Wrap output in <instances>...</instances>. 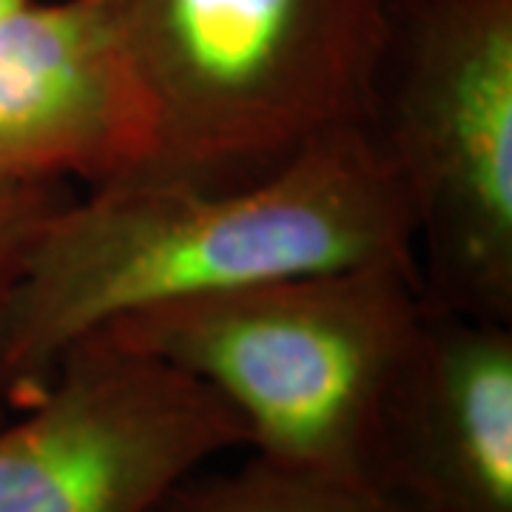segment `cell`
Segmentation results:
<instances>
[{"instance_id": "obj_1", "label": "cell", "mask_w": 512, "mask_h": 512, "mask_svg": "<svg viewBox=\"0 0 512 512\" xmlns=\"http://www.w3.org/2000/svg\"><path fill=\"white\" fill-rule=\"evenodd\" d=\"M362 265L419 268L402 191L367 126L336 131L251 183L126 177L72 194L12 299V410L35 402L72 345L131 313Z\"/></svg>"}, {"instance_id": "obj_2", "label": "cell", "mask_w": 512, "mask_h": 512, "mask_svg": "<svg viewBox=\"0 0 512 512\" xmlns=\"http://www.w3.org/2000/svg\"><path fill=\"white\" fill-rule=\"evenodd\" d=\"M97 3L151 114L131 177L251 183L370 120L393 0Z\"/></svg>"}, {"instance_id": "obj_3", "label": "cell", "mask_w": 512, "mask_h": 512, "mask_svg": "<svg viewBox=\"0 0 512 512\" xmlns=\"http://www.w3.org/2000/svg\"><path fill=\"white\" fill-rule=\"evenodd\" d=\"M424 308L419 268L362 265L171 302L97 333L214 390L254 456L370 481L384 393Z\"/></svg>"}, {"instance_id": "obj_4", "label": "cell", "mask_w": 512, "mask_h": 512, "mask_svg": "<svg viewBox=\"0 0 512 512\" xmlns=\"http://www.w3.org/2000/svg\"><path fill=\"white\" fill-rule=\"evenodd\" d=\"M367 128L424 302L512 322V0H393Z\"/></svg>"}, {"instance_id": "obj_5", "label": "cell", "mask_w": 512, "mask_h": 512, "mask_svg": "<svg viewBox=\"0 0 512 512\" xmlns=\"http://www.w3.org/2000/svg\"><path fill=\"white\" fill-rule=\"evenodd\" d=\"M242 447L245 427L214 390L92 333L0 421V512H148Z\"/></svg>"}, {"instance_id": "obj_6", "label": "cell", "mask_w": 512, "mask_h": 512, "mask_svg": "<svg viewBox=\"0 0 512 512\" xmlns=\"http://www.w3.org/2000/svg\"><path fill=\"white\" fill-rule=\"evenodd\" d=\"M367 478L410 512H512V322L424 308Z\"/></svg>"}, {"instance_id": "obj_7", "label": "cell", "mask_w": 512, "mask_h": 512, "mask_svg": "<svg viewBox=\"0 0 512 512\" xmlns=\"http://www.w3.org/2000/svg\"><path fill=\"white\" fill-rule=\"evenodd\" d=\"M151 154V114L97 0L0 18V185L114 183Z\"/></svg>"}, {"instance_id": "obj_8", "label": "cell", "mask_w": 512, "mask_h": 512, "mask_svg": "<svg viewBox=\"0 0 512 512\" xmlns=\"http://www.w3.org/2000/svg\"><path fill=\"white\" fill-rule=\"evenodd\" d=\"M148 512H410L359 478L296 470L251 453L234 470H197Z\"/></svg>"}, {"instance_id": "obj_9", "label": "cell", "mask_w": 512, "mask_h": 512, "mask_svg": "<svg viewBox=\"0 0 512 512\" xmlns=\"http://www.w3.org/2000/svg\"><path fill=\"white\" fill-rule=\"evenodd\" d=\"M72 194L66 183L0 185V421L15 413L3 379V339L12 299L46 222Z\"/></svg>"}, {"instance_id": "obj_10", "label": "cell", "mask_w": 512, "mask_h": 512, "mask_svg": "<svg viewBox=\"0 0 512 512\" xmlns=\"http://www.w3.org/2000/svg\"><path fill=\"white\" fill-rule=\"evenodd\" d=\"M26 3H32V0H0V18H6V15H12V12H18L20 6H26Z\"/></svg>"}]
</instances>
